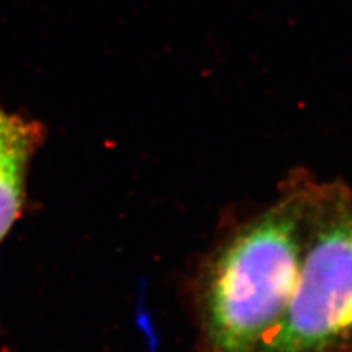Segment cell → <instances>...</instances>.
I'll return each instance as SVG.
<instances>
[{"mask_svg":"<svg viewBox=\"0 0 352 352\" xmlns=\"http://www.w3.org/2000/svg\"><path fill=\"white\" fill-rule=\"evenodd\" d=\"M46 135L40 120L0 104V242L24 212L30 164Z\"/></svg>","mask_w":352,"mask_h":352,"instance_id":"3957f363","label":"cell"},{"mask_svg":"<svg viewBox=\"0 0 352 352\" xmlns=\"http://www.w3.org/2000/svg\"><path fill=\"white\" fill-rule=\"evenodd\" d=\"M264 352H352V188L313 176L298 278Z\"/></svg>","mask_w":352,"mask_h":352,"instance_id":"7a4b0ae2","label":"cell"},{"mask_svg":"<svg viewBox=\"0 0 352 352\" xmlns=\"http://www.w3.org/2000/svg\"><path fill=\"white\" fill-rule=\"evenodd\" d=\"M313 173L294 169L274 200L220 234L190 279L194 352H264L288 310Z\"/></svg>","mask_w":352,"mask_h":352,"instance_id":"6da1fadb","label":"cell"}]
</instances>
